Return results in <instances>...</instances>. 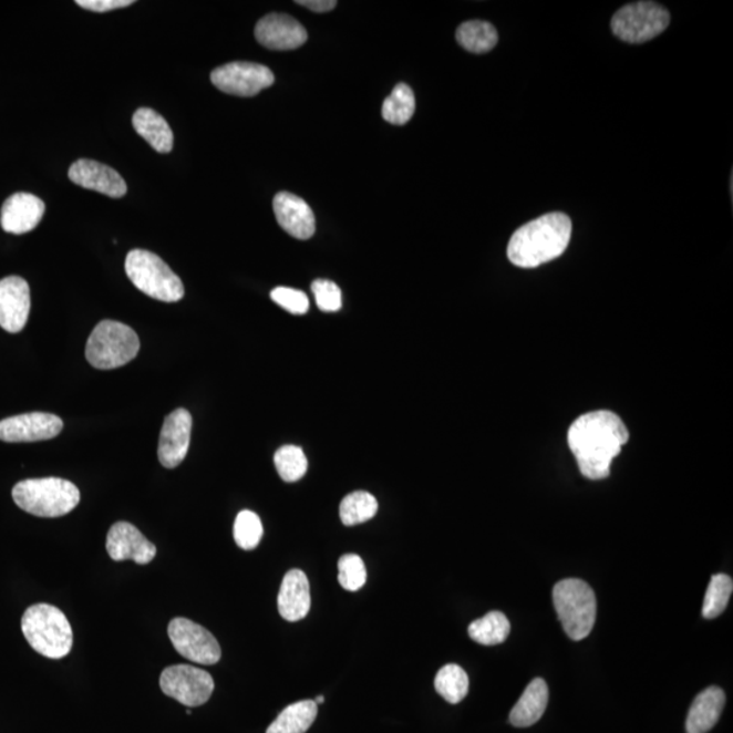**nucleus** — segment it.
Listing matches in <instances>:
<instances>
[{"label":"nucleus","instance_id":"1","mask_svg":"<svg viewBox=\"0 0 733 733\" xmlns=\"http://www.w3.org/2000/svg\"><path fill=\"white\" fill-rule=\"evenodd\" d=\"M629 441V431L620 416L609 411L585 414L570 425L568 444L580 473L588 479L610 476L612 460Z\"/></svg>","mask_w":733,"mask_h":733},{"label":"nucleus","instance_id":"2","mask_svg":"<svg viewBox=\"0 0 733 733\" xmlns=\"http://www.w3.org/2000/svg\"><path fill=\"white\" fill-rule=\"evenodd\" d=\"M572 221L562 213H550L528 221L510 237L507 256L514 266L537 268L556 260L567 250Z\"/></svg>","mask_w":733,"mask_h":733},{"label":"nucleus","instance_id":"3","mask_svg":"<svg viewBox=\"0 0 733 733\" xmlns=\"http://www.w3.org/2000/svg\"><path fill=\"white\" fill-rule=\"evenodd\" d=\"M18 507L40 518H60L81 500L80 489L68 479L50 477L25 479L13 488Z\"/></svg>","mask_w":733,"mask_h":733},{"label":"nucleus","instance_id":"4","mask_svg":"<svg viewBox=\"0 0 733 733\" xmlns=\"http://www.w3.org/2000/svg\"><path fill=\"white\" fill-rule=\"evenodd\" d=\"M21 624L23 636L35 652L50 659H62L70 653L74 636L68 617L58 607L30 606Z\"/></svg>","mask_w":733,"mask_h":733},{"label":"nucleus","instance_id":"5","mask_svg":"<svg viewBox=\"0 0 733 733\" xmlns=\"http://www.w3.org/2000/svg\"><path fill=\"white\" fill-rule=\"evenodd\" d=\"M553 603L569 639L581 641L590 636L597 620V598L586 581L565 579L557 582L553 588Z\"/></svg>","mask_w":733,"mask_h":733},{"label":"nucleus","instance_id":"6","mask_svg":"<svg viewBox=\"0 0 733 733\" xmlns=\"http://www.w3.org/2000/svg\"><path fill=\"white\" fill-rule=\"evenodd\" d=\"M125 272L137 290L161 302H178L185 296L182 279L152 251H130L125 260Z\"/></svg>","mask_w":733,"mask_h":733},{"label":"nucleus","instance_id":"7","mask_svg":"<svg viewBox=\"0 0 733 733\" xmlns=\"http://www.w3.org/2000/svg\"><path fill=\"white\" fill-rule=\"evenodd\" d=\"M141 341L135 330L117 321H102L87 340V362L99 370L118 369L140 353Z\"/></svg>","mask_w":733,"mask_h":733},{"label":"nucleus","instance_id":"8","mask_svg":"<svg viewBox=\"0 0 733 733\" xmlns=\"http://www.w3.org/2000/svg\"><path fill=\"white\" fill-rule=\"evenodd\" d=\"M669 10L653 2L623 6L611 20L612 33L630 44L647 43L670 25Z\"/></svg>","mask_w":733,"mask_h":733},{"label":"nucleus","instance_id":"9","mask_svg":"<svg viewBox=\"0 0 733 733\" xmlns=\"http://www.w3.org/2000/svg\"><path fill=\"white\" fill-rule=\"evenodd\" d=\"M161 689L185 706L196 708L211 699L215 682L209 672L194 665H172L162 672Z\"/></svg>","mask_w":733,"mask_h":733},{"label":"nucleus","instance_id":"10","mask_svg":"<svg viewBox=\"0 0 733 733\" xmlns=\"http://www.w3.org/2000/svg\"><path fill=\"white\" fill-rule=\"evenodd\" d=\"M167 634L176 651L190 662L213 665L221 658L219 642L213 633L186 618H174L167 628Z\"/></svg>","mask_w":733,"mask_h":733},{"label":"nucleus","instance_id":"11","mask_svg":"<svg viewBox=\"0 0 733 733\" xmlns=\"http://www.w3.org/2000/svg\"><path fill=\"white\" fill-rule=\"evenodd\" d=\"M211 82L220 92L237 97H254L273 85L275 75L266 65L234 62L213 71Z\"/></svg>","mask_w":733,"mask_h":733},{"label":"nucleus","instance_id":"12","mask_svg":"<svg viewBox=\"0 0 733 733\" xmlns=\"http://www.w3.org/2000/svg\"><path fill=\"white\" fill-rule=\"evenodd\" d=\"M62 431L63 420L56 414L33 412L2 420L0 441L6 443L50 441Z\"/></svg>","mask_w":733,"mask_h":733},{"label":"nucleus","instance_id":"13","mask_svg":"<svg viewBox=\"0 0 733 733\" xmlns=\"http://www.w3.org/2000/svg\"><path fill=\"white\" fill-rule=\"evenodd\" d=\"M192 434V416L184 407H179L165 419L162 426L158 446V458L166 468L183 464L188 454Z\"/></svg>","mask_w":733,"mask_h":733},{"label":"nucleus","instance_id":"14","mask_svg":"<svg viewBox=\"0 0 733 733\" xmlns=\"http://www.w3.org/2000/svg\"><path fill=\"white\" fill-rule=\"evenodd\" d=\"M256 40L273 51H292L308 41V32L300 23L287 14H268L258 21Z\"/></svg>","mask_w":733,"mask_h":733},{"label":"nucleus","instance_id":"15","mask_svg":"<svg viewBox=\"0 0 733 733\" xmlns=\"http://www.w3.org/2000/svg\"><path fill=\"white\" fill-rule=\"evenodd\" d=\"M106 550L114 561L132 560L140 565L152 562L156 556L155 546L127 522H118L111 527Z\"/></svg>","mask_w":733,"mask_h":733},{"label":"nucleus","instance_id":"16","mask_svg":"<svg viewBox=\"0 0 733 733\" xmlns=\"http://www.w3.org/2000/svg\"><path fill=\"white\" fill-rule=\"evenodd\" d=\"M30 312V288L20 276L0 280V327L9 333H20Z\"/></svg>","mask_w":733,"mask_h":733},{"label":"nucleus","instance_id":"17","mask_svg":"<svg viewBox=\"0 0 733 733\" xmlns=\"http://www.w3.org/2000/svg\"><path fill=\"white\" fill-rule=\"evenodd\" d=\"M69 177L72 183L82 188L99 192L113 198L127 194V184L112 167L90 159L76 161L70 167Z\"/></svg>","mask_w":733,"mask_h":733},{"label":"nucleus","instance_id":"18","mask_svg":"<svg viewBox=\"0 0 733 733\" xmlns=\"http://www.w3.org/2000/svg\"><path fill=\"white\" fill-rule=\"evenodd\" d=\"M273 211L278 224L297 239H309L316 233V216L309 204L288 192H280L273 198Z\"/></svg>","mask_w":733,"mask_h":733},{"label":"nucleus","instance_id":"19","mask_svg":"<svg viewBox=\"0 0 733 733\" xmlns=\"http://www.w3.org/2000/svg\"><path fill=\"white\" fill-rule=\"evenodd\" d=\"M45 204L41 198L30 194H16L4 202L0 225L6 233L27 234L34 230L43 219Z\"/></svg>","mask_w":733,"mask_h":733},{"label":"nucleus","instance_id":"20","mask_svg":"<svg viewBox=\"0 0 733 733\" xmlns=\"http://www.w3.org/2000/svg\"><path fill=\"white\" fill-rule=\"evenodd\" d=\"M310 582L302 570L292 569L282 579L278 598L279 612L286 621L297 622L309 615Z\"/></svg>","mask_w":733,"mask_h":733},{"label":"nucleus","instance_id":"21","mask_svg":"<svg viewBox=\"0 0 733 733\" xmlns=\"http://www.w3.org/2000/svg\"><path fill=\"white\" fill-rule=\"evenodd\" d=\"M549 702V689L544 679L537 678L528 684L525 693L509 713V723L518 729H527L544 716Z\"/></svg>","mask_w":733,"mask_h":733},{"label":"nucleus","instance_id":"22","mask_svg":"<svg viewBox=\"0 0 733 733\" xmlns=\"http://www.w3.org/2000/svg\"><path fill=\"white\" fill-rule=\"evenodd\" d=\"M725 705V694L720 688L712 686L701 694L691 705L686 721L688 733H706L717 724Z\"/></svg>","mask_w":733,"mask_h":733},{"label":"nucleus","instance_id":"23","mask_svg":"<svg viewBox=\"0 0 733 733\" xmlns=\"http://www.w3.org/2000/svg\"><path fill=\"white\" fill-rule=\"evenodd\" d=\"M134 128L155 152L166 154L173 149L174 136L166 120L149 107H141L132 118Z\"/></svg>","mask_w":733,"mask_h":733},{"label":"nucleus","instance_id":"24","mask_svg":"<svg viewBox=\"0 0 733 733\" xmlns=\"http://www.w3.org/2000/svg\"><path fill=\"white\" fill-rule=\"evenodd\" d=\"M318 705L314 701H300L288 705L268 726L267 733H306L314 723Z\"/></svg>","mask_w":733,"mask_h":733},{"label":"nucleus","instance_id":"25","mask_svg":"<svg viewBox=\"0 0 733 733\" xmlns=\"http://www.w3.org/2000/svg\"><path fill=\"white\" fill-rule=\"evenodd\" d=\"M456 41L468 52L485 53L494 50L498 34L489 22L468 21L456 30Z\"/></svg>","mask_w":733,"mask_h":733},{"label":"nucleus","instance_id":"26","mask_svg":"<svg viewBox=\"0 0 733 733\" xmlns=\"http://www.w3.org/2000/svg\"><path fill=\"white\" fill-rule=\"evenodd\" d=\"M510 632L508 618L500 611H491L468 627V636L481 646H498L507 640Z\"/></svg>","mask_w":733,"mask_h":733},{"label":"nucleus","instance_id":"27","mask_svg":"<svg viewBox=\"0 0 733 733\" xmlns=\"http://www.w3.org/2000/svg\"><path fill=\"white\" fill-rule=\"evenodd\" d=\"M414 111H416V99L412 89L405 83H399L383 102L382 116L388 123L394 125H405L411 122Z\"/></svg>","mask_w":733,"mask_h":733},{"label":"nucleus","instance_id":"28","mask_svg":"<svg viewBox=\"0 0 733 733\" xmlns=\"http://www.w3.org/2000/svg\"><path fill=\"white\" fill-rule=\"evenodd\" d=\"M435 689L448 704H460L468 693V677L458 664L444 665L435 678Z\"/></svg>","mask_w":733,"mask_h":733},{"label":"nucleus","instance_id":"29","mask_svg":"<svg viewBox=\"0 0 733 733\" xmlns=\"http://www.w3.org/2000/svg\"><path fill=\"white\" fill-rule=\"evenodd\" d=\"M378 513V502L369 492L358 491L342 498L340 518L345 526L362 525L374 518Z\"/></svg>","mask_w":733,"mask_h":733},{"label":"nucleus","instance_id":"30","mask_svg":"<svg viewBox=\"0 0 733 733\" xmlns=\"http://www.w3.org/2000/svg\"><path fill=\"white\" fill-rule=\"evenodd\" d=\"M275 466L282 481L297 483L308 472L309 462L302 448L287 444L276 452Z\"/></svg>","mask_w":733,"mask_h":733},{"label":"nucleus","instance_id":"31","mask_svg":"<svg viewBox=\"0 0 733 733\" xmlns=\"http://www.w3.org/2000/svg\"><path fill=\"white\" fill-rule=\"evenodd\" d=\"M732 591L733 581L730 576L723 574L713 575L705 593L702 616L708 618V620H712V618L723 615L726 606H729Z\"/></svg>","mask_w":733,"mask_h":733},{"label":"nucleus","instance_id":"32","mask_svg":"<svg viewBox=\"0 0 733 733\" xmlns=\"http://www.w3.org/2000/svg\"><path fill=\"white\" fill-rule=\"evenodd\" d=\"M264 528L261 519L251 510L239 513L234 523V539L244 550H255L262 538Z\"/></svg>","mask_w":733,"mask_h":733},{"label":"nucleus","instance_id":"33","mask_svg":"<svg viewBox=\"0 0 733 733\" xmlns=\"http://www.w3.org/2000/svg\"><path fill=\"white\" fill-rule=\"evenodd\" d=\"M339 581L347 591H359L365 585L366 570L358 555H345L339 561Z\"/></svg>","mask_w":733,"mask_h":733},{"label":"nucleus","instance_id":"34","mask_svg":"<svg viewBox=\"0 0 733 733\" xmlns=\"http://www.w3.org/2000/svg\"><path fill=\"white\" fill-rule=\"evenodd\" d=\"M270 298H272L276 304H279L280 308L288 312H291V314H306L310 308L308 296L302 291L296 290V288L276 287L275 290L270 292Z\"/></svg>","mask_w":733,"mask_h":733},{"label":"nucleus","instance_id":"35","mask_svg":"<svg viewBox=\"0 0 733 733\" xmlns=\"http://www.w3.org/2000/svg\"><path fill=\"white\" fill-rule=\"evenodd\" d=\"M318 309L327 312L339 311L342 308L341 290L335 282L318 279L311 285Z\"/></svg>","mask_w":733,"mask_h":733},{"label":"nucleus","instance_id":"36","mask_svg":"<svg viewBox=\"0 0 733 733\" xmlns=\"http://www.w3.org/2000/svg\"><path fill=\"white\" fill-rule=\"evenodd\" d=\"M76 4L82 9L95 11V13H106V11L128 8L134 2L132 0H78Z\"/></svg>","mask_w":733,"mask_h":733},{"label":"nucleus","instance_id":"37","mask_svg":"<svg viewBox=\"0 0 733 733\" xmlns=\"http://www.w3.org/2000/svg\"><path fill=\"white\" fill-rule=\"evenodd\" d=\"M297 4L316 11V13H328V11L333 10L338 6V2L335 0H298Z\"/></svg>","mask_w":733,"mask_h":733},{"label":"nucleus","instance_id":"38","mask_svg":"<svg viewBox=\"0 0 733 733\" xmlns=\"http://www.w3.org/2000/svg\"><path fill=\"white\" fill-rule=\"evenodd\" d=\"M314 702H316L317 705L322 704V702H324V696L318 695Z\"/></svg>","mask_w":733,"mask_h":733}]
</instances>
